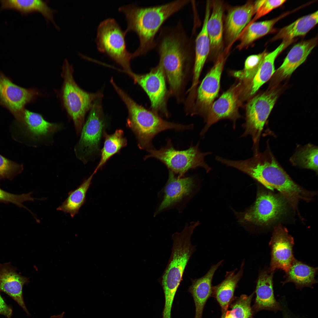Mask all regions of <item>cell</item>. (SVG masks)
Returning <instances> with one entry per match:
<instances>
[{
	"mask_svg": "<svg viewBox=\"0 0 318 318\" xmlns=\"http://www.w3.org/2000/svg\"><path fill=\"white\" fill-rule=\"evenodd\" d=\"M218 161L245 173L269 189L279 191L298 215L299 201L309 202L316 194L293 180L278 163L268 145L264 151L246 160H234L221 157Z\"/></svg>",
	"mask_w": 318,
	"mask_h": 318,
	"instance_id": "6da1fadb",
	"label": "cell"
},
{
	"mask_svg": "<svg viewBox=\"0 0 318 318\" xmlns=\"http://www.w3.org/2000/svg\"><path fill=\"white\" fill-rule=\"evenodd\" d=\"M159 31L154 48L159 56L158 64L163 70L170 94L179 100L187 73L194 59V44L180 21L173 26L161 27Z\"/></svg>",
	"mask_w": 318,
	"mask_h": 318,
	"instance_id": "7a4b0ae2",
	"label": "cell"
},
{
	"mask_svg": "<svg viewBox=\"0 0 318 318\" xmlns=\"http://www.w3.org/2000/svg\"><path fill=\"white\" fill-rule=\"evenodd\" d=\"M190 1L178 0L150 7L130 4L120 7L127 22L126 33L133 32L139 40V46L132 54L133 58L146 54L154 49L155 36L163 24L170 17L187 5Z\"/></svg>",
	"mask_w": 318,
	"mask_h": 318,
	"instance_id": "3957f363",
	"label": "cell"
},
{
	"mask_svg": "<svg viewBox=\"0 0 318 318\" xmlns=\"http://www.w3.org/2000/svg\"><path fill=\"white\" fill-rule=\"evenodd\" d=\"M111 82L127 108V125L135 134L139 148L147 150L153 148V139L163 131L169 129L180 131L193 128V125H184L163 119L158 114L137 103L113 81Z\"/></svg>",
	"mask_w": 318,
	"mask_h": 318,
	"instance_id": "277c9868",
	"label": "cell"
},
{
	"mask_svg": "<svg viewBox=\"0 0 318 318\" xmlns=\"http://www.w3.org/2000/svg\"><path fill=\"white\" fill-rule=\"evenodd\" d=\"M194 226L186 224L180 232L172 235L173 241L171 255L160 279L165 296L164 308L172 309L176 293L182 280L184 273L191 256L196 250L191 242Z\"/></svg>",
	"mask_w": 318,
	"mask_h": 318,
	"instance_id": "5b68a950",
	"label": "cell"
},
{
	"mask_svg": "<svg viewBox=\"0 0 318 318\" xmlns=\"http://www.w3.org/2000/svg\"><path fill=\"white\" fill-rule=\"evenodd\" d=\"M63 85L59 94L62 104L74 123L77 135L80 134L86 113L95 101L101 97L99 93H92L81 89L75 81L74 69L67 59L62 67Z\"/></svg>",
	"mask_w": 318,
	"mask_h": 318,
	"instance_id": "8992f818",
	"label": "cell"
},
{
	"mask_svg": "<svg viewBox=\"0 0 318 318\" xmlns=\"http://www.w3.org/2000/svg\"><path fill=\"white\" fill-rule=\"evenodd\" d=\"M199 143L196 145H191L184 150H176L171 140H167L166 144L158 150L154 148L147 151L148 154L144 157V160L153 158L164 163L170 170L178 177H183L188 171L198 167L204 169L207 172L212 169L206 163L205 157L211 153L210 152H203L199 148Z\"/></svg>",
	"mask_w": 318,
	"mask_h": 318,
	"instance_id": "52a82bcc",
	"label": "cell"
},
{
	"mask_svg": "<svg viewBox=\"0 0 318 318\" xmlns=\"http://www.w3.org/2000/svg\"><path fill=\"white\" fill-rule=\"evenodd\" d=\"M126 34L114 19L109 18L98 25L95 41L99 51L106 54L129 74L132 72L130 65L132 58L126 48Z\"/></svg>",
	"mask_w": 318,
	"mask_h": 318,
	"instance_id": "ba28073f",
	"label": "cell"
},
{
	"mask_svg": "<svg viewBox=\"0 0 318 318\" xmlns=\"http://www.w3.org/2000/svg\"><path fill=\"white\" fill-rule=\"evenodd\" d=\"M287 203L281 196L259 189L253 205L245 212H236V215L241 224L268 226L285 214Z\"/></svg>",
	"mask_w": 318,
	"mask_h": 318,
	"instance_id": "9c48e42d",
	"label": "cell"
},
{
	"mask_svg": "<svg viewBox=\"0 0 318 318\" xmlns=\"http://www.w3.org/2000/svg\"><path fill=\"white\" fill-rule=\"evenodd\" d=\"M278 97V92L272 90L256 95L246 105L245 122L242 125L244 131L240 138L251 137L254 154L259 152L261 133Z\"/></svg>",
	"mask_w": 318,
	"mask_h": 318,
	"instance_id": "30bf717a",
	"label": "cell"
},
{
	"mask_svg": "<svg viewBox=\"0 0 318 318\" xmlns=\"http://www.w3.org/2000/svg\"><path fill=\"white\" fill-rule=\"evenodd\" d=\"M99 98L90 110L88 119L84 125L80 139L75 145L74 152L77 159L84 163L99 151V144L105 126V121Z\"/></svg>",
	"mask_w": 318,
	"mask_h": 318,
	"instance_id": "8fae6325",
	"label": "cell"
},
{
	"mask_svg": "<svg viewBox=\"0 0 318 318\" xmlns=\"http://www.w3.org/2000/svg\"><path fill=\"white\" fill-rule=\"evenodd\" d=\"M129 75L147 95L152 111L158 114L168 117L167 101L169 92L166 86V77L161 66L158 64L146 74H138L132 72Z\"/></svg>",
	"mask_w": 318,
	"mask_h": 318,
	"instance_id": "7c38bea8",
	"label": "cell"
},
{
	"mask_svg": "<svg viewBox=\"0 0 318 318\" xmlns=\"http://www.w3.org/2000/svg\"><path fill=\"white\" fill-rule=\"evenodd\" d=\"M242 85L239 82L223 92L211 105L204 117L205 125L200 132L204 136L210 127L220 120L227 119L233 122V127H236V121L241 117L238 112L239 97L243 91Z\"/></svg>",
	"mask_w": 318,
	"mask_h": 318,
	"instance_id": "4fadbf2b",
	"label": "cell"
},
{
	"mask_svg": "<svg viewBox=\"0 0 318 318\" xmlns=\"http://www.w3.org/2000/svg\"><path fill=\"white\" fill-rule=\"evenodd\" d=\"M34 88H25L14 83L12 80L0 72V105L8 110L19 121L26 104L39 95Z\"/></svg>",
	"mask_w": 318,
	"mask_h": 318,
	"instance_id": "5bb4252c",
	"label": "cell"
},
{
	"mask_svg": "<svg viewBox=\"0 0 318 318\" xmlns=\"http://www.w3.org/2000/svg\"><path fill=\"white\" fill-rule=\"evenodd\" d=\"M225 61L224 56H219L203 79L197 90L191 115H198L204 117L207 114L218 95Z\"/></svg>",
	"mask_w": 318,
	"mask_h": 318,
	"instance_id": "9a60e30c",
	"label": "cell"
},
{
	"mask_svg": "<svg viewBox=\"0 0 318 318\" xmlns=\"http://www.w3.org/2000/svg\"><path fill=\"white\" fill-rule=\"evenodd\" d=\"M34 146L44 145L62 128L59 123L49 122L40 114L25 109L20 120L16 122Z\"/></svg>",
	"mask_w": 318,
	"mask_h": 318,
	"instance_id": "2e32d148",
	"label": "cell"
},
{
	"mask_svg": "<svg viewBox=\"0 0 318 318\" xmlns=\"http://www.w3.org/2000/svg\"><path fill=\"white\" fill-rule=\"evenodd\" d=\"M294 240L287 229L281 224L274 227L269 242L271 259L269 272L281 269L285 272L295 258L293 248Z\"/></svg>",
	"mask_w": 318,
	"mask_h": 318,
	"instance_id": "e0dca14e",
	"label": "cell"
},
{
	"mask_svg": "<svg viewBox=\"0 0 318 318\" xmlns=\"http://www.w3.org/2000/svg\"><path fill=\"white\" fill-rule=\"evenodd\" d=\"M195 184L193 177H176L173 172L169 170L168 179L164 189L163 199L155 214L180 202L189 196Z\"/></svg>",
	"mask_w": 318,
	"mask_h": 318,
	"instance_id": "ac0fdd59",
	"label": "cell"
},
{
	"mask_svg": "<svg viewBox=\"0 0 318 318\" xmlns=\"http://www.w3.org/2000/svg\"><path fill=\"white\" fill-rule=\"evenodd\" d=\"M274 271H260L257 280L255 293L256 297L253 309L257 312L267 310L276 313L281 311L279 302L275 298L274 294L273 276Z\"/></svg>",
	"mask_w": 318,
	"mask_h": 318,
	"instance_id": "d6986e66",
	"label": "cell"
},
{
	"mask_svg": "<svg viewBox=\"0 0 318 318\" xmlns=\"http://www.w3.org/2000/svg\"><path fill=\"white\" fill-rule=\"evenodd\" d=\"M28 281V278L19 274L9 263L0 264V291L11 297L28 314L29 313L24 300L22 289Z\"/></svg>",
	"mask_w": 318,
	"mask_h": 318,
	"instance_id": "ffe728a7",
	"label": "cell"
},
{
	"mask_svg": "<svg viewBox=\"0 0 318 318\" xmlns=\"http://www.w3.org/2000/svg\"><path fill=\"white\" fill-rule=\"evenodd\" d=\"M210 3H206L205 15L201 31L195 41V56L193 66V75L191 87L188 91L195 92L199 79L210 50V43L207 31V23L210 15Z\"/></svg>",
	"mask_w": 318,
	"mask_h": 318,
	"instance_id": "44dd1931",
	"label": "cell"
},
{
	"mask_svg": "<svg viewBox=\"0 0 318 318\" xmlns=\"http://www.w3.org/2000/svg\"><path fill=\"white\" fill-rule=\"evenodd\" d=\"M223 261L221 260L212 265L206 274L201 277L191 279V284L188 291L193 297L196 307L194 318H202L204 307L212 294V281L215 273Z\"/></svg>",
	"mask_w": 318,
	"mask_h": 318,
	"instance_id": "7402d4cb",
	"label": "cell"
},
{
	"mask_svg": "<svg viewBox=\"0 0 318 318\" xmlns=\"http://www.w3.org/2000/svg\"><path fill=\"white\" fill-rule=\"evenodd\" d=\"M255 14L254 2L251 1L229 11L226 19L225 30L227 39L230 42L238 37Z\"/></svg>",
	"mask_w": 318,
	"mask_h": 318,
	"instance_id": "603a6c76",
	"label": "cell"
},
{
	"mask_svg": "<svg viewBox=\"0 0 318 318\" xmlns=\"http://www.w3.org/2000/svg\"><path fill=\"white\" fill-rule=\"evenodd\" d=\"M316 38L302 41L294 45L289 51L284 61L277 69L281 76L286 77L290 75L306 60L317 44Z\"/></svg>",
	"mask_w": 318,
	"mask_h": 318,
	"instance_id": "cb8c5ba5",
	"label": "cell"
},
{
	"mask_svg": "<svg viewBox=\"0 0 318 318\" xmlns=\"http://www.w3.org/2000/svg\"><path fill=\"white\" fill-rule=\"evenodd\" d=\"M244 262V260L237 273H235L237 269L226 271L224 280L213 287L212 294L216 299L223 312L227 309L238 284L243 275Z\"/></svg>",
	"mask_w": 318,
	"mask_h": 318,
	"instance_id": "d4e9b609",
	"label": "cell"
},
{
	"mask_svg": "<svg viewBox=\"0 0 318 318\" xmlns=\"http://www.w3.org/2000/svg\"><path fill=\"white\" fill-rule=\"evenodd\" d=\"M293 40H283L274 50L268 53L264 57L261 64L249 87V94L252 95L267 82L275 71L274 61L278 55L290 45Z\"/></svg>",
	"mask_w": 318,
	"mask_h": 318,
	"instance_id": "484cf974",
	"label": "cell"
},
{
	"mask_svg": "<svg viewBox=\"0 0 318 318\" xmlns=\"http://www.w3.org/2000/svg\"><path fill=\"white\" fill-rule=\"evenodd\" d=\"M317 268L311 266L295 259L285 271V280L282 284L286 283H294L297 289H301L305 287H312L317 281L315 276Z\"/></svg>",
	"mask_w": 318,
	"mask_h": 318,
	"instance_id": "4316f807",
	"label": "cell"
},
{
	"mask_svg": "<svg viewBox=\"0 0 318 318\" xmlns=\"http://www.w3.org/2000/svg\"><path fill=\"white\" fill-rule=\"evenodd\" d=\"M222 3L219 1L213 3L212 12L207 23V31L210 43V50L219 51L222 47L223 31Z\"/></svg>",
	"mask_w": 318,
	"mask_h": 318,
	"instance_id": "83f0119b",
	"label": "cell"
},
{
	"mask_svg": "<svg viewBox=\"0 0 318 318\" xmlns=\"http://www.w3.org/2000/svg\"><path fill=\"white\" fill-rule=\"evenodd\" d=\"M318 11L303 16L281 29L272 40H290L306 34L318 22Z\"/></svg>",
	"mask_w": 318,
	"mask_h": 318,
	"instance_id": "f1b7e54d",
	"label": "cell"
},
{
	"mask_svg": "<svg viewBox=\"0 0 318 318\" xmlns=\"http://www.w3.org/2000/svg\"><path fill=\"white\" fill-rule=\"evenodd\" d=\"M289 14L286 13L268 20L251 22L239 35L238 37L239 43L237 48L241 50L258 38L266 34L271 31L277 21Z\"/></svg>",
	"mask_w": 318,
	"mask_h": 318,
	"instance_id": "f546056e",
	"label": "cell"
},
{
	"mask_svg": "<svg viewBox=\"0 0 318 318\" xmlns=\"http://www.w3.org/2000/svg\"><path fill=\"white\" fill-rule=\"evenodd\" d=\"M94 172L75 189L69 192L67 198L57 208L58 211L69 213L73 217L78 213L86 201L87 193L91 183Z\"/></svg>",
	"mask_w": 318,
	"mask_h": 318,
	"instance_id": "4dcf8cb0",
	"label": "cell"
},
{
	"mask_svg": "<svg viewBox=\"0 0 318 318\" xmlns=\"http://www.w3.org/2000/svg\"><path fill=\"white\" fill-rule=\"evenodd\" d=\"M2 8L16 9L24 13L34 11L40 12L47 21L54 19V10L47 3L40 0H2L0 1Z\"/></svg>",
	"mask_w": 318,
	"mask_h": 318,
	"instance_id": "1f68e13d",
	"label": "cell"
},
{
	"mask_svg": "<svg viewBox=\"0 0 318 318\" xmlns=\"http://www.w3.org/2000/svg\"><path fill=\"white\" fill-rule=\"evenodd\" d=\"M318 147L309 144L299 147L290 158L294 166L318 172Z\"/></svg>",
	"mask_w": 318,
	"mask_h": 318,
	"instance_id": "d6a6232c",
	"label": "cell"
},
{
	"mask_svg": "<svg viewBox=\"0 0 318 318\" xmlns=\"http://www.w3.org/2000/svg\"><path fill=\"white\" fill-rule=\"evenodd\" d=\"M104 135L105 140L103 147L101 151V159L94 171L95 173L102 167L111 157L127 144V140L121 130H117L112 134L105 133Z\"/></svg>",
	"mask_w": 318,
	"mask_h": 318,
	"instance_id": "836d02e7",
	"label": "cell"
},
{
	"mask_svg": "<svg viewBox=\"0 0 318 318\" xmlns=\"http://www.w3.org/2000/svg\"><path fill=\"white\" fill-rule=\"evenodd\" d=\"M267 53L265 50L259 54L249 56L245 61L244 68L234 72V76L244 82L250 83Z\"/></svg>",
	"mask_w": 318,
	"mask_h": 318,
	"instance_id": "e575fe53",
	"label": "cell"
},
{
	"mask_svg": "<svg viewBox=\"0 0 318 318\" xmlns=\"http://www.w3.org/2000/svg\"><path fill=\"white\" fill-rule=\"evenodd\" d=\"M254 293L249 296L241 295L232 305L231 314L234 318H251L253 313L251 304Z\"/></svg>",
	"mask_w": 318,
	"mask_h": 318,
	"instance_id": "d590c367",
	"label": "cell"
},
{
	"mask_svg": "<svg viewBox=\"0 0 318 318\" xmlns=\"http://www.w3.org/2000/svg\"><path fill=\"white\" fill-rule=\"evenodd\" d=\"M23 165L10 160L0 154V180H12L23 171Z\"/></svg>",
	"mask_w": 318,
	"mask_h": 318,
	"instance_id": "8d00e7d4",
	"label": "cell"
},
{
	"mask_svg": "<svg viewBox=\"0 0 318 318\" xmlns=\"http://www.w3.org/2000/svg\"><path fill=\"white\" fill-rule=\"evenodd\" d=\"M32 192L20 195H16L8 192L0 188V202L11 203L19 207L28 209L24 206L23 203L27 201H34L37 199L31 196Z\"/></svg>",
	"mask_w": 318,
	"mask_h": 318,
	"instance_id": "74e56055",
	"label": "cell"
},
{
	"mask_svg": "<svg viewBox=\"0 0 318 318\" xmlns=\"http://www.w3.org/2000/svg\"><path fill=\"white\" fill-rule=\"evenodd\" d=\"M286 1L284 0H261L254 2L255 15L254 21L267 14L273 9L283 4Z\"/></svg>",
	"mask_w": 318,
	"mask_h": 318,
	"instance_id": "f35d334b",
	"label": "cell"
},
{
	"mask_svg": "<svg viewBox=\"0 0 318 318\" xmlns=\"http://www.w3.org/2000/svg\"><path fill=\"white\" fill-rule=\"evenodd\" d=\"M11 308L4 301L0 293V314L10 318L12 314Z\"/></svg>",
	"mask_w": 318,
	"mask_h": 318,
	"instance_id": "ab89813d",
	"label": "cell"
},
{
	"mask_svg": "<svg viewBox=\"0 0 318 318\" xmlns=\"http://www.w3.org/2000/svg\"><path fill=\"white\" fill-rule=\"evenodd\" d=\"M280 304L283 318H304L299 316L295 315L291 312L288 308L286 301L281 302Z\"/></svg>",
	"mask_w": 318,
	"mask_h": 318,
	"instance_id": "60d3db41",
	"label": "cell"
},
{
	"mask_svg": "<svg viewBox=\"0 0 318 318\" xmlns=\"http://www.w3.org/2000/svg\"><path fill=\"white\" fill-rule=\"evenodd\" d=\"M223 318H234L231 314L230 311H227L225 314Z\"/></svg>",
	"mask_w": 318,
	"mask_h": 318,
	"instance_id": "b9f144b4",
	"label": "cell"
},
{
	"mask_svg": "<svg viewBox=\"0 0 318 318\" xmlns=\"http://www.w3.org/2000/svg\"><path fill=\"white\" fill-rule=\"evenodd\" d=\"M64 314V312H63L59 314L51 316L50 318H63Z\"/></svg>",
	"mask_w": 318,
	"mask_h": 318,
	"instance_id": "7bdbcfd3",
	"label": "cell"
},
{
	"mask_svg": "<svg viewBox=\"0 0 318 318\" xmlns=\"http://www.w3.org/2000/svg\"><path fill=\"white\" fill-rule=\"evenodd\" d=\"M225 314V312H224V313H223V315H222V316L221 318H224V315Z\"/></svg>",
	"mask_w": 318,
	"mask_h": 318,
	"instance_id": "ee69618b",
	"label": "cell"
}]
</instances>
